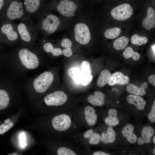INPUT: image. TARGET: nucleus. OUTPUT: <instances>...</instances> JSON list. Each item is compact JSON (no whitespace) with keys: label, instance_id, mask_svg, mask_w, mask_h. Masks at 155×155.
<instances>
[{"label":"nucleus","instance_id":"nucleus-36","mask_svg":"<svg viewBox=\"0 0 155 155\" xmlns=\"http://www.w3.org/2000/svg\"><path fill=\"white\" fill-rule=\"evenodd\" d=\"M149 120L151 123L155 122V101H154L152 106L151 112L148 116Z\"/></svg>","mask_w":155,"mask_h":155},{"label":"nucleus","instance_id":"nucleus-29","mask_svg":"<svg viewBox=\"0 0 155 155\" xmlns=\"http://www.w3.org/2000/svg\"><path fill=\"white\" fill-rule=\"evenodd\" d=\"M9 98L7 92L3 90H0V110L5 108L9 104Z\"/></svg>","mask_w":155,"mask_h":155},{"label":"nucleus","instance_id":"nucleus-27","mask_svg":"<svg viewBox=\"0 0 155 155\" xmlns=\"http://www.w3.org/2000/svg\"><path fill=\"white\" fill-rule=\"evenodd\" d=\"M43 50L46 52L51 53L52 54L55 56L61 55L62 54L61 49L59 48H54L53 45L50 42H45L43 46Z\"/></svg>","mask_w":155,"mask_h":155},{"label":"nucleus","instance_id":"nucleus-7","mask_svg":"<svg viewBox=\"0 0 155 155\" xmlns=\"http://www.w3.org/2000/svg\"><path fill=\"white\" fill-rule=\"evenodd\" d=\"M75 37L76 40L82 45L87 44L90 42L91 35L88 26L83 23L77 24L74 28Z\"/></svg>","mask_w":155,"mask_h":155},{"label":"nucleus","instance_id":"nucleus-35","mask_svg":"<svg viewBox=\"0 0 155 155\" xmlns=\"http://www.w3.org/2000/svg\"><path fill=\"white\" fill-rule=\"evenodd\" d=\"M14 125V123L11 122L7 125L2 124L0 126V134H3L10 129Z\"/></svg>","mask_w":155,"mask_h":155},{"label":"nucleus","instance_id":"nucleus-25","mask_svg":"<svg viewBox=\"0 0 155 155\" xmlns=\"http://www.w3.org/2000/svg\"><path fill=\"white\" fill-rule=\"evenodd\" d=\"M126 89L129 93L131 94L143 96L146 93L145 89L141 86H137L132 83H130L127 85Z\"/></svg>","mask_w":155,"mask_h":155},{"label":"nucleus","instance_id":"nucleus-8","mask_svg":"<svg viewBox=\"0 0 155 155\" xmlns=\"http://www.w3.org/2000/svg\"><path fill=\"white\" fill-rule=\"evenodd\" d=\"M133 13L131 6L129 4H121L113 8L111 14L115 19L121 21L130 18Z\"/></svg>","mask_w":155,"mask_h":155},{"label":"nucleus","instance_id":"nucleus-28","mask_svg":"<svg viewBox=\"0 0 155 155\" xmlns=\"http://www.w3.org/2000/svg\"><path fill=\"white\" fill-rule=\"evenodd\" d=\"M123 57L126 59L131 57L134 61H137L140 58V55L137 52L134 51L132 48L129 46L125 49L123 53Z\"/></svg>","mask_w":155,"mask_h":155},{"label":"nucleus","instance_id":"nucleus-11","mask_svg":"<svg viewBox=\"0 0 155 155\" xmlns=\"http://www.w3.org/2000/svg\"><path fill=\"white\" fill-rule=\"evenodd\" d=\"M22 2L27 15L36 17L41 10L43 0H23Z\"/></svg>","mask_w":155,"mask_h":155},{"label":"nucleus","instance_id":"nucleus-31","mask_svg":"<svg viewBox=\"0 0 155 155\" xmlns=\"http://www.w3.org/2000/svg\"><path fill=\"white\" fill-rule=\"evenodd\" d=\"M131 42L133 44L140 46L147 43L148 39L146 37L140 36L135 34L131 37Z\"/></svg>","mask_w":155,"mask_h":155},{"label":"nucleus","instance_id":"nucleus-34","mask_svg":"<svg viewBox=\"0 0 155 155\" xmlns=\"http://www.w3.org/2000/svg\"><path fill=\"white\" fill-rule=\"evenodd\" d=\"M58 155H76V154L71 150L65 147L59 148L57 151Z\"/></svg>","mask_w":155,"mask_h":155},{"label":"nucleus","instance_id":"nucleus-2","mask_svg":"<svg viewBox=\"0 0 155 155\" xmlns=\"http://www.w3.org/2000/svg\"><path fill=\"white\" fill-rule=\"evenodd\" d=\"M36 16L37 20L36 24L38 31H41L46 34L54 32L60 24L59 18L52 14H43L40 11Z\"/></svg>","mask_w":155,"mask_h":155},{"label":"nucleus","instance_id":"nucleus-21","mask_svg":"<svg viewBox=\"0 0 155 155\" xmlns=\"http://www.w3.org/2000/svg\"><path fill=\"white\" fill-rule=\"evenodd\" d=\"M116 133L111 127H109L107 129L106 133H103L101 136V141L105 144L109 143H113L115 140Z\"/></svg>","mask_w":155,"mask_h":155},{"label":"nucleus","instance_id":"nucleus-24","mask_svg":"<svg viewBox=\"0 0 155 155\" xmlns=\"http://www.w3.org/2000/svg\"><path fill=\"white\" fill-rule=\"evenodd\" d=\"M84 136L86 138L90 139L89 143L91 144H98L101 139L100 135L94 133L92 129H89L85 132L84 134Z\"/></svg>","mask_w":155,"mask_h":155},{"label":"nucleus","instance_id":"nucleus-12","mask_svg":"<svg viewBox=\"0 0 155 155\" xmlns=\"http://www.w3.org/2000/svg\"><path fill=\"white\" fill-rule=\"evenodd\" d=\"M77 8V5L70 0L61 1L57 7L58 11L61 15L69 17L75 15L74 12Z\"/></svg>","mask_w":155,"mask_h":155},{"label":"nucleus","instance_id":"nucleus-18","mask_svg":"<svg viewBox=\"0 0 155 155\" xmlns=\"http://www.w3.org/2000/svg\"><path fill=\"white\" fill-rule=\"evenodd\" d=\"M134 130L133 125L128 123L123 127L122 130L123 135L127 138L129 142L132 144L135 143L137 139V136L133 133Z\"/></svg>","mask_w":155,"mask_h":155},{"label":"nucleus","instance_id":"nucleus-39","mask_svg":"<svg viewBox=\"0 0 155 155\" xmlns=\"http://www.w3.org/2000/svg\"><path fill=\"white\" fill-rule=\"evenodd\" d=\"M62 52L63 54L67 57H70L73 54L71 48H66L64 49Z\"/></svg>","mask_w":155,"mask_h":155},{"label":"nucleus","instance_id":"nucleus-33","mask_svg":"<svg viewBox=\"0 0 155 155\" xmlns=\"http://www.w3.org/2000/svg\"><path fill=\"white\" fill-rule=\"evenodd\" d=\"M93 76L92 74H84L82 73L81 83L83 86L88 85L92 81Z\"/></svg>","mask_w":155,"mask_h":155},{"label":"nucleus","instance_id":"nucleus-40","mask_svg":"<svg viewBox=\"0 0 155 155\" xmlns=\"http://www.w3.org/2000/svg\"><path fill=\"white\" fill-rule=\"evenodd\" d=\"M9 0H0V12H3Z\"/></svg>","mask_w":155,"mask_h":155},{"label":"nucleus","instance_id":"nucleus-4","mask_svg":"<svg viewBox=\"0 0 155 155\" xmlns=\"http://www.w3.org/2000/svg\"><path fill=\"white\" fill-rule=\"evenodd\" d=\"M18 55L22 63L27 68L32 69L38 67L39 60L37 55L29 49L22 48L19 50Z\"/></svg>","mask_w":155,"mask_h":155},{"label":"nucleus","instance_id":"nucleus-6","mask_svg":"<svg viewBox=\"0 0 155 155\" xmlns=\"http://www.w3.org/2000/svg\"><path fill=\"white\" fill-rule=\"evenodd\" d=\"M5 22L1 26V33L5 36L7 40L13 42L19 39L17 25L12 21L6 20Z\"/></svg>","mask_w":155,"mask_h":155},{"label":"nucleus","instance_id":"nucleus-45","mask_svg":"<svg viewBox=\"0 0 155 155\" xmlns=\"http://www.w3.org/2000/svg\"><path fill=\"white\" fill-rule=\"evenodd\" d=\"M152 50L153 51L154 53V55H155V44H154V45L152 46Z\"/></svg>","mask_w":155,"mask_h":155},{"label":"nucleus","instance_id":"nucleus-38","mask_svg":"<svg viewBox=\"0 0 155 155\" xmlns=\"http://www.w3.org/2000/svg\"><path fill=\"white\" fill-rule=\"evenodd\" d=\"M19 140L20 146L24 148L26 145V135L24 133H21L19 136Z\"/></svg>","mask_w":155,"mask_h":155},{"label":"nucleus","instance_id":"nucleus-46","mask_svg":"<svg viewBox=\"0 0 155 155\" xmlns=\"http://www.w3.org/2000/svg\"><path fill=\"white\" fill-rule=\"evenodd\" d=\"M153 142L154 144L155 143V136H154L153 138Z\"/></svg>","mask_w":155,"mask_h":155},{"label":"nucleus","instance_id":"nucleus-16","mask_svg":"<svg viewBox=\"0 0 155 155\" xmlns=\"http://www.w3.org/2000/svg\"><path fill=\"white\" fill-rule=\"evenodd\" d=\"M126 99L129 103L133 104L139 110H142L144 109L146 102L139 95L131 94L127 97Z\"/></svg>","mask_w":155,"mask_h":155},{"label":"nucleus","instance_id":"nucleus-17","mask_svg":"<svg viewBox=\"0 0 155 155\" xmlns=\"http://www.w3.org/2000/svg\"><path fill=\"white\" fill-rule=\"evenodd\" d=\"M94 95H91L88 98L89 102L94 106H101L104 103L105 94L99 91H95Z\"/></svg>","mask_w":155,"mask_h":155},{"label":"nucleus","instance_id":"nucleus-20","mask_svg":"<svg viewBox=\"0 0 155 155\" xmlns=\"http://www.w3.org/2000/svg\"><path fill=\"white\" fill-rule=\"evenodd\" d=\"M105 123L108 126L114 127L118 125L119 121L117 118V111L116 109H111L108 111V116L105 119Z\"/></svg>","mask_w":155,"mask_h":155},{"label":"nucleus","instance_id":"nucleus-47","mask_svg":"<svg viewBox=\"0 0 155 155\" xmlns=\"http://www.w3.org/2000/svg\"><path fill=\"white\" fill-rule=\"evenodd\" d=\"M153 153L155 154V149L154 148L153 150Z\"/></svg>","mask_w":155,"mask_h":155},{"label":"nucleus","instance_id":"nucleus-9","mask_svg":"<svg viewBox=\"0 0 155 155\" xmlns=\"http://www.w3.org/2000/svg\"><path fill=\"white\" fill-rule=\"evenodd\" d=\"M67 99V96L64 92L57 91L46 95L44 101L48 105L59 106L65 103Z\"/></svg>","mask_w":155,"mask_h":155},{"label":"nucleus","instance_id":"nucleus-30","mask_svg":"<svg viewBox=\"0 0 155 155\" xmlns=\"http://www.w3.org/2000/svg\"><path fill=\"white\" fill-rule=\"evenodd\" d=\"M121 29L118 27H115L106 30L104 33L105 38L108 39H113L117 38L120 35Z\"/></svg>","mask_w":155,"mask_h":155},{"label":"nucleus","instance_id":"nucleus-26","mask_svg":"<svg viewBox=\"0 0 155 155\" xmlns=\"http://www.w3.org/2000/svg\"><path fill=\"white\" fill-rule=\"evenodd\" d=\"M129 42L128 38L126 36H122L116 39L114 42L113 46L117 50L123 49L126 47Z\"/></svg>","mask_w":155,"mask_h":155},{"label":"nucleus","instance_id":"nucleus-3","mask_svg":"<svg viewBox=\"0 0 155 155\" xmlns=\"http://www.w3.org/2000/svg\"><path fill=\"white\" fill-rule=\"evenodd\" d=\"M3 12L6 20L12 21L21 20L28 15L20 0H9Z\"/></svg>","mask_w":155,"mask_h":155},{"label":"nucleus","instance_id":"nucleus-48","mask_svg":"<svg viewBox=\"0 0 155 155\" xmlns=\"http://www.w3.org/2000/svg\"><path fill=\"white\" fill-rule=\"evenodd\" d=\"M117 103H119V101H117Z\"/></svg>","mask_w":155,"mask_h":155},{"label":"nucleus","instance_id":"nucleus-37","mask_svg":"<svg viewBox=\"0 0 155 155\" xmlns=\"http://www.w3.org/2000/svg\"><path fill=\"white\" fill-rule=\"evenodd\" d=\"M61 45L62 47H63L71 48L72 45V42L69 39L65 38L63 39L61 41Z\"/></svg>","mask_w":155,"mask_h":155},{"label":"nucleus","instance_id":"nucleus-23","mask_svg":"<svg viewBox=\"0 0 155 155\" xmlns=\"http://www.w3.org/2000/svg\"><path fill=\"white\" fill-rule=\"evenodd\" d=\"M68 74L76 84L81 83L82 73L79 68L76 67L70 68L68 70Z\"/></svg>","mask_w":155,"mask_h":155},{"label":"nucleus","instance_id":"nucleus-44","mask_svg":"<svg viewBox=\"0 0 155 155\" xmlns=\"http://www.w3.org/2000/svg\"><path fill=\"white\" fill-rule=\"evenodd\" d=\"M10 121V119H7L5 121V124H7L9 123Z\"/></svg>","mask_w":155,"mask_h":155},{"label":"nucleus","instance_id":"nucleus-19","mask_svg":"<svg viewBox=\"0 0 155 155\" xmlns=\"http://www.w3.org/2000/svg\"><path fill=\"white\" fill-rule=\"evenodd\" d=\"M84 114L87 124L90 126L94 125L97 119V115L94 109L91 106H87L85 108Z\"/></svg>","mask_w":155,"mask_h":155},{"label":"nucleus","instance_id":"nucleus-42","mask_svg":"<svg viewBox=\"0 0 155 155\" xmlns=\"http://www.w3.org/2000/svg\"><path fill=\"white\" fill-rule=\"evenodd\" d=\"M93 155H110V154L102 151H96L93 154Z\"/></svg>","mask_w":155,"mask_h":155},{"label":"nucleus","instance_id":"nucleus-15","mask_svg":"<svg viewBox=\"0 0 155 155\" xmlns=\"http://www.w3.org/2000/svg\"><path fill=\"white\" fill-rule=\"evenodd\" d=\"M154 131L153 128L150 126H146L142 129V137L137 139V143L141 145L144 144H149L150 143L151 138L153 135Z\"/></svg>","mask_w":155,"mask_h":155},{"label":"nucleus","instance_id":"nucleus-32","mask_svg":"<svg viewBox=\"0 0 155 155\" xmlns=\"http://www.w3.org/2000/svg\"><path fill=\"white\" fill-rule=\"evenodd\" d=\"M81 70L83 74H92V71L90 63L87 61H83L81 65Z\"/></svg>","mask_w":155,"mask_h":155},{"label":"nucleus","instance_id":"nucleus-5","mask_svg":"<svg viewBox=\"0 0 155 155\" xmlns=\"http://www.w3.org/2000/svg\"><path fill=\"white\" fill-rule=\"evenodd\" d=\"M54 80L53 74L49 71H45L36 78L34 80V86L35 90L39 93L46 91Z\"/></svg>","mask_w":155,"mask_h":155},{"label":"nucleus","instance_id":"nucleus-22","mask_svg":"<svg viewBox=\"0 0 155 155\" xmlns=\"http://www.w3.org/2000/svg\"><path fill=\"white\" fill-rule=\"evenodd\" d=\"M111 75V73L108 70L105 69L103 70L98 78L97 86L99 87L105 86L108 82Z\"/></svg>","mask_w":155,"mask_h":155},{"label":"nucleus","instance_id":"nucleus-41","mask_svg":"<svg viewBox=\"0 0 155 155\" xmlns=\"http://www.w3.org/2000/svg\"><path fill=\"white\" fill-rule=\"evenodd\" d=\"M148 82L154 86H155V75L154 74L150 76L148 78Z\"/></svg>","mask_w":155,"mask_h":155},{"label":"nucleus","instance_id":"nucleus-10","mask_svg":"<svg viewBox=\"0 0 155 155\" xmlns=\"http://www.w3.org/2000/svg\"><path fill=\"white\" fill-rule=\"evenodd\" d=\"M52 123L55 129L63 131L66 130L69 128L71 121L68 115L61 114L55 117L52 119Z\"/></svg>","mask_w":155,"mask_h":155},{"label":"nucleus","instance_id":"nucleus-13","mask_svg":"<svg viewBox=\"0 0 155 155\" xmlns=\"http://www.w3.org/2000/svg\"><path fill=\"white\" fill-rule=\"evenodd\" d=\"M129 82V78L127 75H124L121 72H117L111 75L108 84L110 86L116 84L125 85Z\"/></svg>","mask_w":155,"mask_h":155},{"label":"nucleus","instance_id":"nucleus-43","mask_svg":"<svg viewBox=\"0 0 155 155\" xmlns=\"http://www.w3.org/2000/svg\"><path fill=\"white\" fill-rule=\"evenodd\" d=\"M141 86L143 88L145 89L148 88V84L146 82H144L142 84Z\"/></svg>","mask_w":155,"mask_h":155},{"label":"nucleus","instance_id":"nucleus-14","mask_svg":"<svg viewBox=\"0 0 155 155\" xmlns=\"http://www.w3.org/2000/svg\"><path fill=\"white\" fill-rule=\"evenodd\" d=\"M143 26L146 29L150 30L155 27V12L151 7L147 9V15L142 22Z\"/></svg>","mask_w":155,"mask_h":155},{"label":"nucleus","instance_id":"nucleus-1","mask_svg":"<svg viewBox=\"0 0 155 155\" xmlns=\"http://www.w3.org/2000/svg\"><path fill=\"white\" fill-rule=\"evenodd\" d=\"M17 27L19 39L22 41L29 43L35 41L38 31L30 16L27 15L21 20Z\"/></svg>","mask_w":155,"mask_h":155}]
</instances>
